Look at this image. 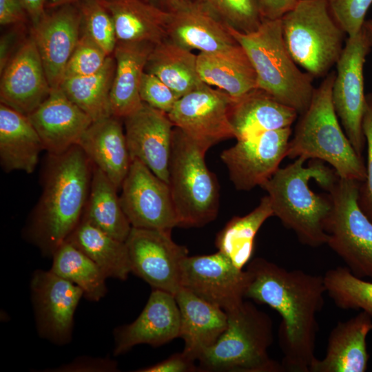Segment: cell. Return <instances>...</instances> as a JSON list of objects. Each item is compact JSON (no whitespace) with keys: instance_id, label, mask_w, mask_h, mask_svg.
<instances>
[{"instance_id":"cell-1","label":"cell","mask_w":372,"mask_h":372,"mask_svg":"<svg viewBox=\"0 0 372 372\" xmlns=\"http://www.w3.org/2000/svg\"><path fill=\"white\" fill-rule=\"evenodd\" d=\"M245 298L265 304L282 318L279 342L285 371L309 372L315 356L317 315L327 293L323 276L289 270L262 258L248 263Z\"/></svg>"},{"instance_id":"cell-2","label":"cell","mask_w":372,"mask_h":372,"mask_svg":"<svg viewBox=\"0 0 372 372\" xmlns=\"http://www.w3.org/2000/svg\"><path fill=\"white\" fill-rule=\"evenodd\" d=\"M94 165L76 145L48 154L41 196L25 226V237L52 258L81 222L88 198Z\"/></svg>"},{"instance_id":"cell-3","label":"cell","mask_w":372,"mask_h":372,"mask_svg":"<svg viewBox=\"0 0 372 372\" xmlns=\"http://www.w3.org/2000/svg\"><path fill=\"white\" fill-rule=\"evenodd\" d=\"M297 158L287 167L278 168L262 187L267 192L273 216L291 229L304 245L317 247L327 244L325 228L333 208L330 194H315L309 182L313 178L329 191L338 176L321 161Z\"/></svg>"},{"instance_id":"cell-4","label":"cell","mask_w":372,"mask_h":372,"mask_svg":"<svg viewBox=\"0 0 372 372\" xmlns=\"http://www.w3.org/2000/svg\"><path fill=\"white\" fill-rule=\"evenodd\" d=\"M335 74L326 75L316 88L311 103L300 114L287 157L319 160L330 164L340 178L363 183L366 166L345 132L334 109L331 91Z\"/></svg>"},{"instance_id":"cell-5","label":"cell","mask_w":372,"mask_h":372,"mask_svg":"<svg viewBox=\"0 0 372 372\" xmlns=\"http://www.w3.org/2000/svg\"><path fill=\"white\" fill-rule=\"evenodd\" d=\"M230 34L243 48L255 70L257 88L302 114L308 108L315 87L313 76L298 67L285 45L280 19H264L249 33L228 25Z\"/></svg>"},{"instance_id":"cell-6","label":"cell","mask_w":372,"mask_h":372,"mask_svg":"<svg viewBox=\"0 0 372 372\" xmlns=\"http://www.w3.org/2000/svg\"><path fill=\"white\" fill-rule=\"evenodd\" d=\"M227 313V328L198 359V371H285L282 363L271 358L267 351L273 339L269 315L246 301Z\"/></svg>"},{"instance_id":"cell-7","label":"cell","mask_w":372,"mask_h":372,"mask_svg":"<svg viewBox=\"0 0 372 372\" xmlns=\"http://www.w3.org/2000/svg\"><path fill=\"white\" fill-rule=\"evenodd\" d=\"M206 152L174 127L168 185L180 227H202L218 215L219 185L206 165Z\"/></svg>"},{"instance_id":"cell-8","label":"cell","mask_w":372,"mask_h":372,"mask_svg":"<svg viewBox=\"0 0 372 372\" xmlns=\"http://www.w3.org/2000/svg\"><path fill=\"white\" fill-rule=\"evenodd\" d=\"M280 20L285 45L296 64L313 77L327 75L342 52L346 34L327 0H298Z\"/></svg>"},{"instance_id":"cell-9","label":"cell","mask_w":372,"mask_h":372,"mask_svg":"<svg viewBox=\"0 0 372 372\" xmlns=\"http://www.w3.org/2000/svg\"><path fill=\"white\" fill-rule=\"evenodd\" d=\"M360 183L338 176L329 190L333 208L325 228L327 245L354 275L372 279V221L359 205Z\"/></svg>"},{"instance_id":"cell-10","label":"cell","mask_w":372,"mask_h":372,"mask_svg":"<svg viewBox=\"0 0 372 372\" xmlns=\"http://www.w3.org/2000/svg\"><path fill=\"white\" fill-rule=\"evenodd\" d=\"M371 46L362 30L348 37L336 63L332 86V102L344 132L358 154L362 156L366 139L362 120L366 106L364 65Z\"/></svg>"},{"instance_id":"cell-11","label":"cell","mask_w":372,"mask_h":372,"mask_svg":"<svg viewBox=\"0 0 372 372\" xmlns=\"http://www.w3.org/2000/svg\"><path fill=\"white\" fill-rule=\"evenodd\" d=\"M171 231L132 227L125 243L131 272L152 289L174 295L181 287L180 267L188 250L172 240Z\"/></svg>"},{"instance_id":"cell-12","label":"cell","mask_w":372,"mask_h":372,"mask_svg":"<svg viewBox=\"0 0 372 372\" xmlns=\"http://www.w3.org/2000/svg\"><path fill=\"white\" fill-rule=\"evenodd\" d=\"M232 101L225 92L203 83L179 98L167 115L175 127L207 151L235 138L229 121Z\"/></svg>"},{"instance_id":"cell-13","label":"cell","mask_w":372,"mask_h":372,"mask_svg":"<svg viewBox=\"0 0 372 372\" xmlns=\"http://www.w3.org/2000/svg\"><path fill=\"white\" fill-rule=\"evenodd\" d=\"M119 196L132 227L172 231L178 226L170 189L144 163L132 159Z\"/></svg>"},{"instance_id":"cell-14","label":"cell","mask_w":372,"mask_h":372,"mask_svg":"<svg viewBox=\"0 0 372 372\" xmlns=\"http://www.w3.org/2000/svg\"><path fill=\"white\" fill-rule=\"evenodd\" d=\"M30 289L39 336L58 345L69 343L82 289L50 269L35 270Z\"/></svg>"},{"instance_id":"cell-15","label":"cell","mask_w":372,"mask_h":372,"mask_svg":"<svg viewBox=\"0 0 372 372\" xmlns=\"http://www.w3.org/2000/svg\"><path fill=\"white\" fill-rule=\"evenodd\" d=\"M249 274L238 268L222 252L187 256L180 267V285L226 312L238 307L245 298Z\"/></svg>"},{"instance_id":"cell-16","label":"cell","mask_w":372,"mask_h":372,"mask_svg":"<svg viewBox=\"0 0 372 372\" xmlns=\"http://www.w3.org/2000/svg\"><path fill=\"white\" fill-rule=\"evenodd\" d=\"M291 134V127L263 132L223 151L220 158L234 187L249 191L270 178L287 156Z\"/></svg>"},{"instance_id":"cell-17","label":"cell","mask_w":372,"mask_h":372,"mask_svg":"<svg viewBox=\"0 0 372 372\" xmlns=\"http://www.w3.org/2000/svg\"><path fill=\"white\" fill-rule=\"evenodd\" d=\"M45 13L32 25L33 38L52 89L59 88L67 63L80 37L81 17L77 3L65 5Z\"/></svg>"},{"instance_id":"cell-18","label":"cell","mask_w":372,"mask_h":372,"mask_svg":"<svg viewBox=\"0 0 372 372\" xmlns=\"http://www.w3.org/2000/svg\"><path fill=\"white\" fill-rule=\"evenodd\" d=\"M131 159H138L168 183L174 125L167 113L143 103L123 118Z\"/></svg>"},{"instance_id":"cell-19","label":"cell","mask_w":372,"mask_h":372,"mask_svg":"<svg viewBox=\"0 0 372 372\" xmlns=\"http://www.w3.org/2000/svg\"><path fill=\"white\" fill-rule=\"evenodd\" d=\"M51 90L38 49L30 35L1 72V103L28 116L48 98Z\"/></svg>"},{"instance_id":"cell-20","label":"cell","mask_w":372,"mask_h":372,"mask_svg":"<svg viewBox=\"0 0 372 372\" xmlns=\"http://www.w3.org/2000/svg\"><path fill=\"white\" fill-rule=\"evenodd\" d=\"M168 12L167 38L187 50L214 52L238 44L228 25L200 0H183Z\"/></svg>"},{"instance_id":"cell-21","label":"cell","mask_w":372,"mask_h":372,"mask_svg":"<svg viewBox=\"0 0 372 372\" xmlns=\"http://www.w3.org/2000/svg\"><path fill=\"white\" fill-rule=\"evenodd\" d=\"M180 311L174 295L152 289L138 317L114 331V355L125 353L132 347L147 344L156 347L178 337Z\"/></svg>"},{"instance_id":"cell-22","label":"cell","mask_w":372,"mask_h":372,"mask_svg":"<svg viewBox=\"0 0 372 372\" xmlns=\"http://www.w3.org/2000/svg\"><path fill=\"white\" fill-rule=\"evenodd\" d=\"M48 154L58 155L78 145L92 118L70 100L60 87L28 116Z\"/></svg>"},{"instance_id":"cell-23","label":"cell","mask_w":372,"mask_h":372,"mask_svg":"<svg viewBox=\"0 0 372 372\" xmlns=\"http://www.w3.org/2000/svg\"><path fill=\"white\" fill-rule=\"evenodd\" d=\"M174 297L180 311L178 338L185 343L183 351L197 361L225 331L227 313L182 287Z\"/></svg>"},{"instance_id":"cell-24","label":"cell","mask_w":372,"mask_h":372,"mask_svg":"<svg viewBox=\"0 0 372 372\" xmlns=\"http://www.w3.org/2000/svg\"><path fill=\"white\" fill-rule=\"evenodd\" d=\"M123 123L122 118L112 115L93 121L78 143L118 190L132 162Z\"/></svg>"},{"instance_id":"cell-25","label":"cell","mask_w":372,"mask_h":372,"mask_svg":"<svg viewBox=\"0 0 372 372\" xmlns=\"http://www.w3.org/2000/svg\"><path fill=\"white\" fill-rule=\"evenodd\" d=\"M372 331V317L364 311L331 330L325 356L317 358L309 372H364L369 354L366 337Z\"/></svg>"},{"instance_id":"cell-26","label":"cell","mask_w":372,"mask_h":372,"mask_svg":"<svg viewBox=\"0 0 372 372\" xmlns=\"http://www.w3.org/2000/svg\"><path fill=\"white\" fill-rule=\"evenodd\" d=\"M298 114L293 108L256 88L233 99L229 121L238 141L263 132L291 127Z\"/></svg>"},{"instance_id":"cell-27","label":"cell","mask_w":372,"mask_h":372,"mask_svg":"<svg viewBox=\"0 0 372 372\" xmlns=\"http://www.w3.org/2000/svg\"><path fill=\"white\" fill-rule=\"evenodd\" d=\"M154 44L118 41L113 52L116 68L110 92L112 115L124 118L143 105L140 84Z\"/></svg>"},{"instance_id":"cell-28","label":"cell","mask_w":372,"mask_h":372,"mask_svg":"<svg viewBox=\"0 0 372 372\" xmlns=\"http://www.w3.org/2000/svg\"><path fill=\"white\" fill-rule=\"evenodd\" d=\"M44 150L29 117L0 104V163L6 172L32 173Z\"/></svg>"},{"instance_id":"cell-29","label":"cell","mask_w":372,"mask_h":372,"mask_svg":"<svg viewBox=\"0 0 372 372\" xmlns=\"http://www.w3.org/2000/svg\"><path fill=\"white\" fill-rule=\"evenodd\" d=\"M197 70L202 81L238 99L257 88L254 67L238 43L229 49L197 54Z\"/></svg>"},{"instance_id":"cell-30","label":"cell","mask_w":372,"mask_h":372,"mask_svg":"<svg viewBox=\"0 0 372 372\" xmlns=\"http://www.w3.org/2000/svg\"><path fill=\"white\" fill-rule=\"evenodd\" d=\"M118 41L157 44L167 38L169 14L145 0H103Z\"/></svg>"},{"instance_id":"cell-31","label":"cell","mask_w":372,"mask_h":372,"mask_svg":"<svg viewBox=\"0 0 372 372\" xmlns=\"http://www.w3.org/2000/svg\"><path fill=\"white\" fill-rule=\"evenodd\" d=\"M145 72L157 76L179 98L204 83L197 70V54L168 38L154 45Z\"/></svg>"},{"instance_id":"cell-32","label":"cell","mask_w":372,"mask_h":372,"mask_svg":"<svg viewBox=\"0 0 372 372\" xmlns=\"http://www.w3.org/2000/svg\"><path fill=\"white\" fill-rule=\"evenodd\" d=\"M66 241L88 256L106 278L125 280L131 272L125 242L81 219Z\"/></svg>"},{"instance_id":"cell-33","label":"cell","mask_w":372,"mask_h":372,"mask_svg":"<svg viewBox=\"0 0 372 372\" xmlns=\"http://www.w3.org/2000/svg\"><path fill=\"white\" fill-rule=\"evenodd\" d=\"M118 191L109 178L94 165L82 219L113 238L125 242L132 226L122 209Z\"/></svg>"},{"instance_id":"cell-34","label":"cell","mask_w":372,"mask_h":372,"mask_svg":"<svg viewBox=\"0 0 372 372\" xmlns=\"http://www.w3.org/2000/svg\"><path fill=\"white\" fill-rule=\"evenodd\" d=\"M116 68L115 59L110 55L96 72L84 76L64 78L61 90L93 121L112 116L110 92Z\"/></svg>"},{"instance_id":"cell-35","label":"cell","mask_w":372,"mask_h":372,"mask_svg":"<svg viewBox=\"0 0 372 372\" xmlns=\"http://www.w3.org/2000/svg\"><path fill=\"white\" fill-rule=\"evenodd\" d=\"M273 216L268 196L244 216H235L218 233L216 245L239 269H243L251 258L255 236L265 221Z\"/></svg>"},{"instance_id":"cell-36","label":"cell","mask_w":372,"mask_h":372,"mask_svg":"<svg viewBox=\"0 0 372 372\" xmlns=\"http://www.w3.org/2000/svg\"><path fill=\"white\" fill-rule=\"evenodd\" d=\"M52 258L50 270L80 287L85 298L97 302L106 295V276L88 256L72 243L65 241Z\"/></svg>"},{"instance_id":"cell-37","label":"cell","mask_w":372,"mask_h":372,"mask_svg":"<svg viewBox=\"0 0 372 372\" xmlns=\"http://www.w3.org/2000/svg\"><path fill=\"white\" fill-rule=\"evenodd\" d=\"M323 278L327 293L338 307L364 311L372 317V282L343 267L328 270Z\"/></svg>"},{"instance_id":"cell-38","label":"cell","mask_w":372,"mask_h":372,"mask_svg":"<svg viewBox=\"0 0 372 372\" xmlns=\"http://www.w3.org/2000/svg\"><path fill=\"white\" fill-rule=\"evenodd\" d=\"M81 30L108 55H112L117 44L115 27L112 16L103 0H81Z\"/></svg>"},{"instance_id":"cell-39","label":"cell","mask_w":372,"mask_h":372,"mask_svg":"<svg viewBox=\"0 0 372 372\" xmlns=\"http://www.w3.org/2000/svg\"><path fill=\"white\" fill-rule=\"evenodd\" d=\"M226 24L243 32L256 30L264 20L259 0H200Z\"/></svg>"},{"instance_id":"cell-40","label":"cell","mask_w":372,"mask_h":372,"mask_svg":"<svg viewBox=\"0 0 372 372\" xmlns=\"http://www.w3.org/2000/svg\"><path fill=\"white\" fill-rule=\"evenodd\" d=\"M109 56L86 33L82 32L67 63L64 78L92 74L104 65Z\"/></svg>"},{"instance_id":"cell-41","label":"cell","mask_w":372,"mask_h":372,"mask_svg":"<svg viewBox=\"0 0 372 372\" xmlns=\"http://www.w3.org/2000/svg\"><path fill=\"white\" fill-rule=\"evenodd\" d=\"M327 3L338 25L348 37H353L362 30L372 0H327Z\"/></svg>"},{"instance_id":"cell-42","label":"cell","mask_w":372,"mask_h":372,"mask_svg":"<svg viewBox=\"0 0 372 372\" xmlns=\"http://www.w3.org/2000/svg\"><path fill=\"white\" fill-rule=\"evenodd\" d=\"M139 92L143 103L167 114L179 99L161 79L146 72L142 76Z\"/></svg>"},{"instance_id":"cell-43","label":"cell","mask_w":372,"mask_h":372,"mask_svg":"<svg viewBox=\"0 0 372 372\" xmlns=\"http://www.w3.org/2000/svg\"><path fill=\"white\" fill-rule=\"evenodd\" d=\"M362 130L367 144L366 178L359 189V205L372 221V95L366 96Z\"/></svg>"},{"instance_id":"cell-44","label":"cell","mask_w":372,"mask_h":372,"mask_svg":"<svg viewBox=\"0 0 372 372\" xmlns=\"http://www.w3.org/2000/svg\"><path fill=\"white\" fill-rule=\"evenodd\" d=\"M118 371L116 362L109 358L83 356L57 368L45 370L52 372H112Z\"/></svg>"},{"instance_id":"cell-45","label":"cell","mask_w":372,"mask_h":372,"mask_svg":"<svg viewBox=\"0 0 372 372\" xmlns=\"http://www.w3.org/2000/svg\"><path fill=\"white\" fill-rule=\"evenodd\" d=\"M194 359L189 357L183 351L171 355L167 359L154 365L142 368L138 372H190L197 371L198 366Z\"/></svg>"},{"instance_id":"cell-46","label":"cell","mask_w":372,"mask_h":372,"mask_svg":"<svg viewBox=\"0 0 372 372\" xmlns=\"http://www.w3.org/2000/svg\"><path fill=\"white\" fill-rule=\"evenodd\" d=\"M28 17L18 0H0L1 25H25Z\"/></svg>"},{"instance_id":"cell-47","label":"cell","mask_w":372,"mask_h":372,"mask_svg":"<svg viewBox=\"0 0 372 372\" xmlns=\"http://www.w3.org/2000/svg\"><path fill=\"white\" fill-rule=\"evenodd\" d=\"M24 25H13L12 30L8 32L1 37L0 40V72L6 68L13 55L17 50V47L21 30Z\"/></svg>"},{"instance_id":"cell-48","label":"cell","mask_w":372,"mask_h":372,"mask_svg":"<svg viewBox=\"0 0 372 372\" xmlns=\"http://www.w3.org/2000/svg\"><path fill=\"white\" fill-rule=\"evenodd\" d=\"M298 0H259L263 19H278L293 8Z\"/></svg>"},{"instance_id":"cell-49","label":"cell","mask_w":372,"mask_h":372,"mask_svg":"<svg viewBox=\"0 0 372 372\" xmlns=\"http://www.w3.org/2000/svg\"><path fill=\"white\" fill-rule=\"evenodd\" d=\"M49 0H18L27 14L32 25L37 23L47 11Z\"/></svg>"},{"instance_id":"cell-50","label":"cell","mask_w":372,"mask_h":372,"mask_svg":"<svg viewBox=\"0 0 372 372\" xmlns=\"http://www.w3.org/2000/svg\"><path fill=\"white\" fill-rule=\"evenodd\" d=\"M147 2L156 6V7L168 11L178 2L183 0H145Z\"/></svg>"},{"instance_id":"cell-51","label":"cell","mask_w":372,"mask_h":372,"mask_svg":"<svg viewBox=\"0 0 372 372\" xmlns=\"http://www.w3.org/2000/svg\"><path fill=\"white\" fill-rule=\"evenodd\" d=\"M81 0H49L47 4V9H53L60 6L69 4H74Z\"/></svg>"},{"instance_id":"cell-52","label":"cell","mask_w":372,"mask_h":372,"mask_svg":"<svg viewBox=\"0 0 372 372\" xmlns=\"http://www.w3.org/2000/svg\"><path fill=\"white\" fill-rule=\"evenodd\" d=\"M363 29L367 36L371 46L372 47V19L364 21Z\"/></svg>"}]
</instances>
